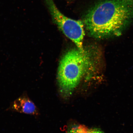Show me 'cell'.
I'll list each match as a JSON object with an SVG mask.
<instances>
[{
  "label": "cell",
  "instance_id": "obj_1",
  "mask_svg": "<svg viewBox=\"0 0 133 133\" xmlns=\"http://www.w3.org/2000/svg\"><path fill=\"white\" fill-rule=\"evenodd\" d=\"M131 13L129 6L120 2L103 1L88 11L83 23L89 35L101 39L120 32L128 21Z\"/></svg>",
  "mask_w": 133,
  "mask_h": 133
},
{
  "label": "cell",
  "instance_id": "obj_2",
  "mask_svg": "<svg viewBox=\"0 0 133 133\" xmlns=\"http://www.w3.org/2000/svg\"><path fill=\"white\" fill-rule=\"evenodd\" d=\"M91 64L87 51L71 49L63 56L59 63L57 79L60 92L67 97L71 95Z\"/></svg>",
  "mask_w": 133,
  "mask_h": 133
},
{
  "label": "cell",
  "instance_id": "obj_3",
  "mask_svg": "<svg viewBox=\"0 0 133 133\" xmlns=\"http://www.w3.org/2000/svg\"><path fill=\"white\" fill-rule=\"evenodd\" d=\"M48 8L55 22L65 35L76 44L80 50L84 51L83 41L84 36V25L82 21L70 19L58 9L53 0H46Z\"/></svg>",
  "mask_w": 133,
  "mask_h": 133
},
{
  "label": "cell",
  "instance_id": "obj_4",
  "mask_svg": "<svg viewBox=\"0 0 133 133\" xmlns=\"http://www.w3.org/2000/svg\"><path fill=\"white\" fill-rule=\"evenodd\" d=\"M8 110L39 116V109L26 94H24L11 103Z\"/></svg>",
  "mask_w": 133,
  "mask_h": 133
},
{
  "label": "cell",
  "instance_id": "obj_5",
  "mask_svg": "<svg viewBox=\"0 0 133 133\" xmlns=\"http://www.w3.org/2000/svg\"><path fill=\"white\" fill-rule=\"evenodd\" d=\"M89 131L82 126H78L71 129L68 133H89Z\"/></svg>",
  "mask_w": 133,
  "mask_h": 133
},
{
  "label": "cell",
  "instance_id": "obj_6",
  "mask_svg": "<svg viewBox=\"0 0 133 133\" xmlns=\"http://www.w3.org/2000/svg\"><path fill=\"white\" fill-rule=\"evenodd\" d=\"M89 133H103L99 131H89Z\"/></svg>",
  "mask_w": 133,
  "mask_h": 133
}]
</instances>
